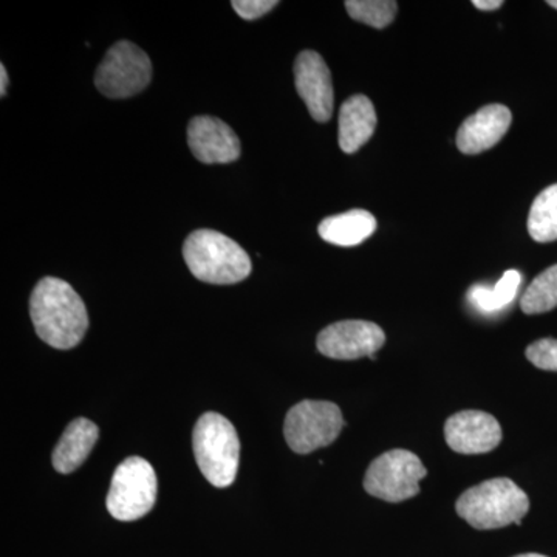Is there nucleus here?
I'll return each instance as SVG.
<instances>
[{"mask_svg":"<svg viewBox=\"0 0 557 557\" xmlns=\"http://www.w3.org/2000/svg\"><path fill=\"white\" fill-rule=\"evenodd\" d=\"M426 475L428 469L417 454L392 449L370 463L364 490L388 504H399L420 494V482Z\"/></svg>","mask_w":557,"mask_h":557,"instance_id":"obj_7","label":"nucleus"},{"mask_svg":"<svg viewBox=\"0 0 557 557\" xmlns=\"http://www.w3.org/2000/svg\"><path fill=\"white\" fill-rule=\"evenodd\" d=\"M7 87H9V73H7L5 65L0 64V97H5Z\"/></svg>","mask_w":557,"mask_h":557,"instance_id":"obj_24","label":"nucleus"},{"mask_svg":"<svg viewBox=\"0 0 557 557\" xmlns=\"http://www.w3.org/2000/svg\"><path fill=\"white\" fill-rule=\"evenodd\" d=\"M190 152L205 164L233 163L240 157V139L228 124L214 116H196L188 126Z\"/></svg>","mask_w":557,"mask_h":557,"instance_id":"obj_12","label":"nucleus"},{"mask_svg":"<svg viewBox=\"0 0 557 557\" xmlns=\"http://www.w3.org/2000/svg\"><path fill=\"white\" fill-rule=\"evenodd\" d=\"M344 424L343 412L335 403L306 399L288 410L284 435L293 453L310 454L332 445Z\"/></svg>","mask_w":557,"mask_h":557,"instance_id":"obj_6","label":"nucleus"},{"mask_svg":"<svg viewBox=\"0 0 557 557\" xmlns=\"http://www.w3.org/2000/svg\"><path fill=\"white\" fill-rule=\"evenodd\" d=\"M525 355L537 369L557 372V339H539L528 346Z\"/></svg>","mask_w":557,"mask_h":557,"instance_id":"obj_21","label":"nucleus"},{"mask_svg":"<svg viewBox=\"0 0 557 557\" xmlns=\"http://www.w3.org/2000/svg\"><path fill=\"white\" fill-rule=\"evenodd\" d=\"M375 108L364 95L348 98L339 110V148L355 153L372 138L376 129Z\"/></svg>","mask_w":557,"mask_h":557,"instance_id":"obj_14","label":"nucleus"},{"mask_svg":"<svg viewBox=\"0 0 557 557\" xmlns=\"http://www.w3.org/2000/svg\"><path fill=\"white\" fill-rule=\"evenodd\" d=\"M548 5L557 10V0H549Z\"/></svg>","mask_w":557,"mask_h":557,"instance_id":"obj_26","label":"nucleus"},{"mask_svg":"<svg viewBox=\"0 0 557 557\" xmlns=\"http://www.w3.org/2000/svg\"><path fill=\"white\" fill-rule=\"evenodd\" d=\"M386 343L380 325L369 321H339L329 325L318 335L317 346L324 357L351 361L373 357Z\"/></svg>","mask_w":557,"mask_h":557,"instance_id":"obj_9","label":"nucleus"},{"mask_svg":"<svg viewBox=\"0 0 557 557\" xmlns=\"http://www.w3.org/2000/svg\"><path fill=\"white\" fill-rule=\"evenodd\" d=\"M376 225V219L366 209H351L344 214L322 220L318 233L329 244L355 247L368 240L375 233Z\"/></svg>","mask_w":557,"mask_h":557,"instance_id":"obj_16","label":"nucleus"},{"mask_svg":"<svg viewBox=\"0 0 557 557\" xmlns=\"http://www.w3.org/2000/svg\"><path fill=\"white\" fill-rule=\"evenodd\" d=\"M193 448L201 474L211 485H233L239 469L240 440L228 418L203 413L194 428Z\"/></svg>","mask_w":557,"mask_h":557,"instance_id":"obj_4","label":"nucleus"},{"mask_svg":"<svg viewBox=\"0 0 557 557\" xmlns=\"http://www.w3.org/2000/svg\"><path fill=\"white\" fill-rule=\"evenodd\" d=\"M30 317L44 343L60 350L78 346L89 329V314L78 293L58 277L40 278L33 289Z\"/></svg>","mask_w":557,"mask_h":557,"instance_id":"obj_1","label":"nucleus"},{"mask_svg":"<svg viewBox=\"0 0 557 557\" xmlns=\"http://www.w3.org/2000/svg\"><path fill=\"white\" fill-rule=\"evenodd\" d=\"M504 432L496 417L482 410H461L445 423L446 443L465 456L491 453L500 445Z\"/></svg>","mask_w":557,"mask_h":557,"instance_id":"obj_10","label":"nucleus"},{"mask_svg":"<svg viewBox=\"0 0 557 557\" xmlns=\"http://www.w3.org/2000/svg\"><path fill=\"white\" fill-rule=\"evenodd\" d=\"M520 282H522V276L519 271L509 270L493 289L483 287V285H475L469 289V300L479 310L486 311V313L504 309L518 295Z\"/></svg>","mask_w":557,"mask_h":557,"instance_id":"obj_18","label":"nucleus"},{"mask_svg":"<svg viewBox=\"0 0 557 557\" xmlns=\"http://www.w3.org/2000/svg\"><path fill=\"white\" fill-rule=\"evenodd\" d=\"M152 62L148 54L129 40L110 47L95 73L97 89L108 98H129L149 86Z\"/></svg>","mask_w":557,"mask_h":557,"instance_id":"obj_8","label":"nucleus"},{"mask_svg":"<svg viewBox=\"0 0 557 557\" xmlns=\"http://www.w3.org/2000/svg\"><path fill=\"white\" fill-rule=\"evenodd\" d=\"M157 500V475L141 457H129L113 472L108 494L110 516L121 522L145 518Z\"/></svg>","mask_w":557,"mask_h":557,"instance_id":"obj_5","label":"nucleus"},{"mask_svg":"<svg viewBox=\"0 0 557 557\" xmlns=\"http://www.w3.org/2000/svg\"><path fill=\"white\" fill-rule=\"evenodd\" d=\"M295 86L299 97L306 102L311 119L318 123H327L332 119L335 104L332 73L317 51H300L296 58Z\"/></svg>","mask_w":557,"mask_h":557,"instance_id":"obj_11","label":"nucleus"},{"mask_svg":"<svg viewBox=\"0 0 557 557\" xmlns=\"http://www.w3.org/2000/svg\"><path fill=\"white\" fill-rule=\"evenodd\" d=\"M515 557H547V556L536 555V553H527V555H519V556H515Z\"/></svg>","mask_w":557,"mask_h":557,"instance_id":"obj_25","label":"nucleus"},{"mask_svg":"<svg viewBox=\"0 0 557 557\" xmlns=\"http://www.w3.org/2000/svg\"><path fill=\"white\" fill-rule=\"evenodd\" d=\"M528 233L539 244L557 240V183L542 190L531 205Z\"/></svg>","mask_w":557,"mask_h":557,"instance_id":"obj_17","label":"nucleus"},{"mask_svg":"<svg viewBox=\"0 0 557 557\" xmlns=\"http://www.w3.org/2000/svg\"><path fill=\"white\" fill-rule=\"evenodd\" d=\"M277 0H233L234 11L245 21H255L265 16L269 11L277 7Z\"/></svg>","mask_w":557,"mask_h":557,"instance_id":"obj_22","label":"nucleus"},{"mask_svg":"<svg viewBox=\"0 0 557 557\" xmlns=\"http://www.w3.org/2000/svg\"><path fill=\"white\" fill-rule=\"evenodd\" d=\"M98 435L100 431L94 421L87 418L72 421L53 450L54 469L61 474L76 471L97 445Z\"/></svg>","mask_w":557,"mask_h":557,"instance_id":"obj_15","label":"nucleus"},{"mask_svg":"<svg viewBox=\"0 0 557 557\" xmlns=\"http://www.w3.org/2000/svg\"><path fill=\"white\" fill-rule=\"evenodd\" d=\"M557 307V265L542 271L520 299L525 314L547 313Z\"/></svg>","mask_w":557,"mask_h":557,"instance_id":"obj_19","label":"nucleus"},{"mask_svg":"<svg viewBox=\"0 0 557 557\" xmlns=\"http://www.w3.org/2000/svg\"><path fill=\"white\" fill-rule=\"evenodd\" d=\"M472 5L478 10L494 11L500 9V7L504 5V2H502V0H474Z\"/></svg>","mask_w":557,"mask_h":557,"instance_id":"obj_23","label":"nucleus"},{"mask_svg":"<svg viewBox=\"0 0 557 557\" xmlns=\"http://www.w3.org/2000/svg\"><path fill=\"white\" fill-rule=\"evenodd\" d=\"M183 258L190 273L207 284H237L252 270L247 251L214 230L194 231L183 245Z\"/></svg>","mask_w":557,"mask_h":557,"instance_id":"obj_3","label":"nucleus"},{"mask_svg":"<svg viewBox=\"0 0 557 557\" xmlns=\"http://www.w3.org/2000/svg\"><path fill=\"white\" fill-rule=\"evenodd\" d=\"M511 110L507 106L487 104L468 116L457 132V148L467 156H478L494 148L511 126Z\"/></svg>","mask_w":557,"mask_h":557,"instance_id":"obj_13","label":"nucleus"},{"mask_svg":"<svg viewBox=\"0 0 557 557\" xmlns=\"http://www.w3.org/2000/svg\"><path fill=\"white\" fill-rule=\"evenodd\" d=\"M346 9L351 20L381 30L394 22L398 3L395 0H347Z\"/></svg>","mask_w":557,"mask_h":557,"instance_id":"obj_20","label":"nucleus"},{"mask_svg":"<svg viewBox=\"0 0 557 557\" xmlns=\"http://www.w3.org/2000/svg\"><path fill=\"white\" fill-rule=\"evenodd\" d=\"M457 515L475 530H498L516 523L530 511V498L511 479L486 480L469 487L456 504Z\"/></svg>","mask_w":557,"mask_h":557,"instance_id":"obj_2","label":"nucleus"}]
</instances>
